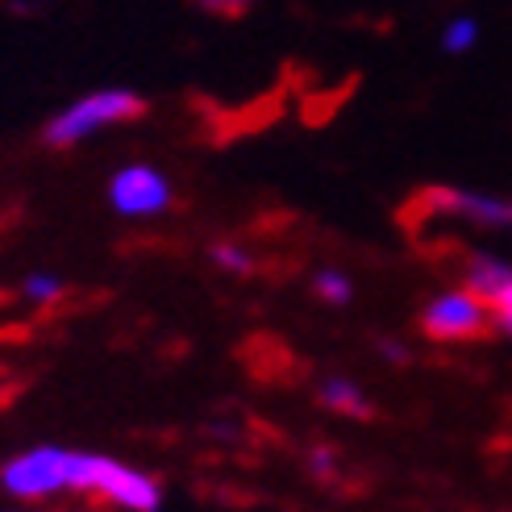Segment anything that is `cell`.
<instances>
[{
	"label": "cell",
	"mask_w": 512,
	"mask_h": 512,
	"mask_svg": "<svg viewBox=\"0 0 512 512\" xmlns=\"http://www.w3.org/2000/svg\"><path fill=\"white\" fill-rule=\"evenodd\" d=\"M463 279H467V288L483 300H492L508 279H512V263L496 259V254H467V263H463Z\"/></svg>",
	"instance_id": "ba28073f"
},
{
	"label": "cell",
	"mask_w": 512,
	"mask_h": 512,
	"mask_svg": "<svg viewBox=\"0 0 512 512\" xmlns=\"http://www.w3.org/2000/svg\"><path fill=\"white\" fill-rule=\"evenodd\" d=\"M488 329H492L488 300L475 296L467 284L429 296V304L421 309V334L429 342H475Z\"/></svg>",
	"instance_id": "277c9868"
},
{
	"label": "cell",
	"mask_w": 512,
	"mask_h": 512,
	"mask_svg": "<svg viewBox=\"0 0 512 512\" xmlns=\"http://www.w3.org/2000/svg\"><path fill=\"white\" fill-rule=\"evenodd\" d=\"M21 296L34 304V309H50V304H59L67 296V284H63V275L55 271H30L21 279Z\"/></svg>",
	"instance_id": "9c48e42d"
},
{
	"label": "cell",
	"mask_w": 512,
	"mask_h": 512,
	"mask_svg": "<svg viewBox=\"0 0 512 512\" xmlns=\"http://www.w3.org/2000/svg\"><path fill=\"white\" fill-rule=\"evenodd\" d=\"M413 209L438 221H467L479 229H512V200L471 188H429L413 200Z\"/></svg>",
	"instance_id": "8992f818"
},
{
	"label": "cell",
	"mask_w": 512,
	"mask_h": 512,
	"mask_svg": "<svg viewBox=\"0 0 512 512\" xmlns=\"http://www.w3.org/2000/svg\"><path fill=\"white\" fill-rule=\"evenodd\" d=\"M479 42V21L475 17H450L442 25V50L446 55H467Z\"/></svg>",
	"instance_id": "8fae6325"
},
{
	"label": "cell",
	"mask_w": 512,
	"mask_h": 512,
	"mask_svg": "<svg viewBox=\"0 0 512 512\" xmlns=\"http://www.w3.org/2000/svg\"><path fill=\"white\" fill-rule=\"evenodd\" d=\"M488 309H492V325L500 329V334L512 338V279H508V284L488 300Z\"/></svg>",
	"instance_id": "5bb4252c"
},
{
	"label": "cell",
	"mask_w": 512,
	"mask_h": 512,
	"mask_svg": "<svg viewBox=\"0 0 512 512\" xmlns=\"http://www.w3.org/2000/svg\"><path fill=\"white\" fill-rule=\"evenodd\" d=\"M313 296L325 300V304H350L354 296V284H350V275L338 271V267H321L313 275Z\"/></svg>",
	"instance_id": "30bf717a"
},
{
	"label": "cell",
	"mask_w": 512,
	"mask_h": 512,
	"mask_svg": "<svg viewBox=\"0 0 512 512\" xmlns=\"http://www.w3.org/2000/svg\"><path fill=\"white\" fill-rule=\"evenodd\" d=\"M379 354L388 358L392 367H404V363H408V346H400L396 338H383V342H379Z\"/></svg>",
	"instance_id": "2e32d148"
},
{
	"label": "cell",
	"mask_w": 512,
	"mask_h": 512,
	"mask_svg": "<svg viewBox=\"0 0 512 512\" xmlns=\"http://www.w3.org/2000/svg\"><path fill=\"white\" fill-rule=\"evenodd\" d=\"M317 404L329 408V413H342V417H354V421H367L375 417V404L371 396L358 388L350 375H325L317 383Z\"/></svg>",
	"instance_id": "52a82bcc"
},
{
	"label": "cell",
	"mask_w": 512,
	"mask_h": 512,
	"mask_svg": "<svg viewBox=\"0 0 512 512\" xmlns=\"http://www.w3.org/2000/svg\"><path fill=\"white\" fill-rule=\"evenodd\" d=\"M67 492L109 500L125 512H159L163 508V483L155 475L121 463L113 454H92V450H71Z\"/></svg>",
	"instance_id": "6da1fadb"
},
{
	"label": "cell",
	"mask_w": 512,
	"mask_h": 512,
	"mask_svg": "<svg viewBox=\"0 0 512 512\" xmlns=\"http://www.w3.org/2000/svg\"><path fill=\"white\" fill-rule=\"evenodd\" d=\"M67 471H71L67 446H30L0 463V488L21 504L55 500L67 492Z\"/></svg>",
	"instance_id": "3957f363"
},
{
	"label": "cell",
	"mask_w": 512,
	"mask_h": 512,
	"mask_svg": "<svg viewBox=\"0 0 512 512\" xmlns=\"http://www.w3.org/2000/svg\"><path fill=\"white\" fill-rule=\"evenodd\" d=\"M146 113V100L130 88H96L84 92L80 100H71L67 109H59L42 125V142L50 150H71L88 142L92 134L109 130V125H125V121H138Z\"/></svg>",
	"instance_id": "7a4b0ae2"
},
{
	"label": "cell",
	"mask_w": 512,
	"mask_h": 512,
	"mask_svg": "<svg viewBox=\"0 0 512 512\" xmlns=\"http://www.w3.org/2000/svg\"><path fill=\"white\" fill-rule=\"evenodd\" d=\"M196 9L213 13V17H242L250 9V0H196Z\"/></svg>",
	"instance_id": "9a60e30c"
},
{
	"label": "cell",
	"mask_w": 512,
	"mask_h": 512,
	"mask_svg": "<svg viewBox=\"0 0 512 512\" xmlns=\"http://www.w3.org/2000/svg\"><path fill=\"white\" fill-rule=\"evenodd\" d=\"M109 204L117 217H130V221H146V217H163L175 200V188L163 167L155 163H125L113 171L109 179Z\"/></svg>",
	"instance_id": "5b68a950"
},
{
	"label": "cell",
	"mask_w": 512,
	"mask_h": 512,
	"mask_svg": "<svg viewBox=\"0 0 512 512\" xmlns=\"http://www.w3.org/2000/svg\"><path fill=\"white\" fill-rule=\"evenodd\" d=\"M309 475L313 479H334V475H342V454L334 450V446H313L309 450Z\"/></svg>",
	"instance_id": "4fadbf2b"
},
{
	"label": "cell",
	"mask_w": 512,
	"mask_h": 512,
	"mask_svg": "<svg viewBox=\"0 0 512 512\" xmlns=\"http://www.w3.org/2000/svg\"><path fill=\"white\" fill-rule=\"evenodd\" d=\"M213 267H221L229 275H246V271H254V259H250V250L242 242H217L213 246Z\"/></svg>",
	"instance_id": "7c38bea8"
}]
</instances>
